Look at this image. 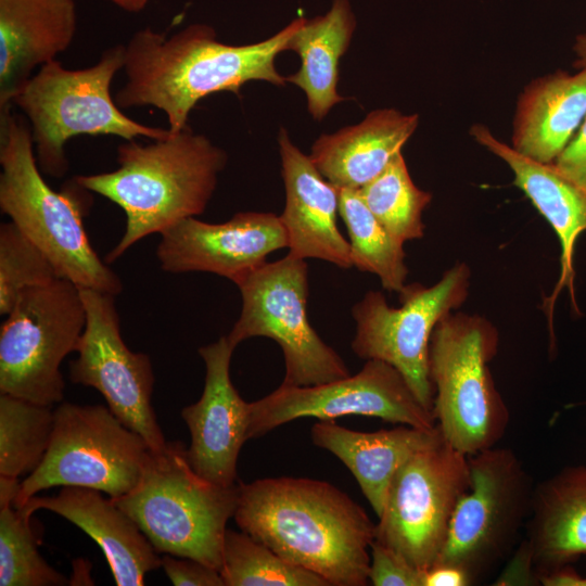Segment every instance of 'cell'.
<instances>
[{"mask_svg": "<svg viewBox=\"0 0 586 586\" xmlns=\"http://www.w3.org/2000/svg\"><path fill=\"white\" fill-rule=\"evenodd\" d=\"M498 341L489 320L463 313L446 315L430 339L432 413L444 441L467 456L496 446L509 425L508 407L488 366Z\"/></svg>", "mask_w": 586, "mask_h": 586, "instance_id": "52a82bcc", "label": "cell"}, {"mask_svg": "<svg viewBox=\"0 0 586 586\" xmlns=\"http://www.w3.org/2000/svg\"><path fill=\"white\" fill-rule=\"evenodd\" d=\"M54 409L9 394L0 395V475H29L51 442Z\"/></svg>", "mask_w": 586, "mask_h": 586, "instance_id": "83f0119b", "label": "cell"}, {"mask_svg": "<svg viewBox=\"0 0 586 586\" xmlns=\"http://www.w3.org/2000/svg\"><path fill=\"white\" fill-rule=\"evenodd\" d=\"M553 164L568 178L586 187V117Z\"/></svg>", "mask_w": 586, "mask_h": 586, "instance_id": "e575fe53", "label": "cell"}, {"mask_svg": "<svg viewBox=\"0 0 586 586\" xmlns=\"http://www.w3.org/2000/svg\"><path fill=\"white\" fill-rule=\"evenodd\" d=\"M227 160L222 149L188 125L149 144L124 140L117 146L118 168L74 177L125 213L124 234L105 263L115 262L141 239L202 214Z\"/></svg>", "mask_w": 586, "mask_h": 586, "instance_id": "3957f363", "label": "cell"}, {"mask_svg": "<svg viewBox=\"0 0 586 586\" xmlns=\"http://www.w3.org/2000/svg\"><path fill=\"white\" fill-rule=\"evenodd\" d=\"M470 135L510 167L514 186L557 233L561 244V273L552 300L565 285L573 292L575 243L586 231V187L568 178L553 163H540L520 154L484 125L472 126Z\"/></svg>", "mask_w": 586, "mask_h": 586, "instance_id": "603a6c76", "label": "cell"}, {"mask_svg": "<svg viewBox=\"0 0 586 586\" xmlns=\"http://www.w3.org/2000/svg\"><path fill=\"white\" fill-rule=\"evenodd\" d=\"M470 482L468 456L445 441L417 453L392 480L374 540L426 571L442 551L455 508Z\"/></svg>", "mask_w": 586, "mask_h": 586, "instance_id": "4fadbf2b", "label": "cell"}, {"mask_svg": "<svg viewBox=\"0 0 586 586\" xmlns=\"http://www.w3.org/2000/svg\"><path fill=\"white\" fill-rule=\"evenodd\" d=\"M303 21L298 17L272 37L242 46L218 41L214 28L204 24L189 25L169 37L149 27L140 29L125 44L126 81L115 102L120 109L154 106L165 113L168 129L178 132L208 94L240 95L250 80L284 86L286 79L275 61Z\"/></svg>", "mask_w": 586, "mask_h": 586, "instance_id": "7a4b0ae2", "label": "cell"}, {"mask_svg": "<svg viewBox=\"0 0 586 586\" xmlns=\"http://www.w3.org/2000/svg\"><path fill=\"white\" fill-rule=\"evenodd\" d=\"M225 586H329L244 532L226 530L219 570Z\"/></svg>", "mask_w": 586, "mask_h": 586, "instance_id": "f546056e", "label": "cell"}, {"mask_svg": "<svg viewBox=\"0 0 586 586\" xmlns=\"http://www.w3.org/2000/svg\"><path fill=\"white\" fill-rule=\"evenodd\" d=\"M240 530L329 586L369 584L375 524L332 484L306 477H266L238 485Z\"/></svg>", "mask_w": 586, "mask_h": 586, "instance_id": "6da1fadb", "label": "cell"}, {"mask_svg": "<svg viewBox=\"0 0 586 586\" xmlns=\"http://www.w3.org/2000/svg\"><path fill=\"white\" fill-rule=\"evenodd\" d=\"M423 572L391 548L373 540L368 581L373 586H422Z\"/></svg>", "mask_w": 586, "mask_h": 586, "instance_id": "d6a6232c", "label": "cell"}, {"mask_svg": "<svg viewBox=\"0 0 586 586\" xmlns=\"http://www.w3.org/2000/svg\"><path fill=\"white\" fill-rule=\"evenodd\" d=\"M346 416L382 419L394 424L432 429V411L417 398L392 365L369 359L356 374L309 386L280 385L250 403L247 438L260 437L301 418L335 420Z\"/></svg>", "mask_w": 586, "mask_h": 586, "instance_id": "5bb4252c", "label": "cell"}, {"mask_svg": "<svg viewBox=\"0 0 586 586\" xmlns=\"http://www.w3.org/2000/svg\"><path fill=\"white\" fill-rule=\"evenodd\" d=\"M0 328V393L53 406L64 397L60 370L77 351L87 313L80 288L58 278L23 291Z\"/></svg>", "mask_w": 586, "mask_h": 586, "instance_id": "9c48e42d", "label": "cell"}, {"mask_svg": "<svg viewBox=\"0 0 586 586\" xmlns=\"http://www.w3.org/2000/svg\"><path fill=\"white\" fill-rule=\"evenodd\" d=\"M545 586H586V577L581 576L571 565L540 578Z\"/></svg>", "mask_w": 586, "mask_h": 586, "instance_id": "74e56055", "label": "cell"}, {"mask_svg": "<svg viewBox=\"0 0 586 586\" xmlns=\"http://www.w3.org/2000/svg\"><path fill=\"white\" fill-rule=\"evenodd\" d=\"M282 247L288 235L280 216L243 212L219 224L179 221L161 233L156 257L166 272H211L235 283Z\"/></svg>", "mask_w": 586, "mask_h": 586, "instance_id": "2e32d148", "label": "cell"}, {"mask_svg": "<svg viewBox=\"0 0 586 586\" xmlns=\"http://www.w3.org/2000/svg\"><path fill=\"white\" fill-rule=\"evenodd\" d=\"M38 538L27 515L7 506L0 508V585L63 586L69 579L50 566L38 551Z\"/></svg>", "mask_w": 586, "mask_h": 586, "instance_id": "4dcf8cb0", "label": "cell"}, {"mask_svg": "<svg viewBox=\"0 0 586 586\" xmlns=\"http://www.w3.org/2000/svg\"><path fill=\"white\" fill-rule=\"evenodd\" d=\"M16 509L27 515L47 509L78 526L102 549L118 586L144 585L145 575L161 566L158 552L135 521L97 489L63 486L56 496H33Z\"/></svg>", "mask_w": 586, "mask_h": 586, "instance_id": "d6986e66", "label": "cell"}, {"mask_svg": "<svg viewBox=\"0 0 586 586\" xmlns=\"http://www.w3.org/2000/svg\"><path fill=\"white\" fill-rule=\"evenodd\" d=\"M242 297L239 319L227 335L235 348L241 342L265 336L284 357L282 385L309 386L348 377L341 356L310 326L306 315L309 292L305 259L288 254L264 263L235 282Z\"/></svg>", "mask_w": 586, "mask_h": 586, "instance_id": "8fae6325", "label": "cell"}, {"mask_svg": "<svg viewBox=\"0 0 586 586\" xmlns=\"http://www.w3.org/2000/svg\"><path fill=\"white\" fill-rule=\"evenodd\" d=\"M358 192L370 212L395 239L405 243L423 237L422 213L432 194L413 183L402 152Z\"/></svg>", "mask_w": 586, "mask_h": 586, "instance_id": "f1b7e54d", "label": "cell"}, {"mask_svg": "<svg viewBox=\"0 0 586 586\" xmlns=\"http://www.w3.org/2000/svg\"><path fill=\"white\" fill-rule=\"evenodd\" d=\"M21 489L18 477L0 475V508L13 506Z\"/></svg>", "mask_w": 586, "mask_h": 586, "instance_id": "f35d334b", "label": "cell"}, {"mask_svg": "<svg viewBox=\"0 0 586 586\" xmlns=\"http://www.w3.org/2000/svg\"><path fill=\"white\" fill-rule=\"evenodd\" d=\"M511 556L509 565L496 579L495 585L540 584L533 565L531 552L523 539Z\"/></svg>", "mask_w": 586, "mask_h": 586, "instance_id": "d590c367", "label": "cell"}, {"mask_svg": "<svg viewBox=\"0 0 586 586\" xmlns=\"http://www.w3.org/2000/svg\"><path fill=\"white\" fill-rule=\"evenodd\" d=\"M586 117V68L556 72L526 86L513 119L512 148L540 163H553Z\"/></svg>", "mask_w": 586, "mask_h": 586, "instance_id": "d4e9b609", "label": "cell"}, {"mask_svg": "<svg viewBox=\"0 0 586 586\" xmlns=\"http://www.w3.org/2000/svg\"><path fill=\"white\" fill-rule=\"evenodd\" d=\"M12 107L0 112L1 212L46 254L60 278L80 289L119 294V277L98 256L84 227L90 191L75 178L60 192L46 182L29 123Z\"/></svg>", "mask_w": 586, "mask_h": 586, "instance_id": "277c9868", "label": "cell"}, {"mask_svg": "<svg viewBox=\"0 0 586 586\" xmlns=\"http://www.w3.org/2000/svg\"><path fill=\"white\" fill-rule=\"evenodd\" d=\"M234 347L227 335L199 348L205 365L200 399L181 411L190 434L186 449L192 469L220 486L234 485L240 450L247 441L250 403L238 393L230 378Z\"/></svg>", "mask_w": 586, "mask_h": 586, "instance_id": "e0dca14e", "label": "cell"}, {"mask_svg": "<svg viewBox=\"0 0 586 586\" xmlns=\"http://www.w3.org/2000/svg\"><path fill=\"white\" fill-rule=\"evenodd\" d=\"M151 449L103 405L63 403L39 467L23 481L14 507L55 486H79L120 497L138 483Z\"/></svg>", "mask_w": 586, "mask_h": 586, "instance_id": "30bf717a", "label": "cell"}, {"mask_svg": "<svg viewBox=\"0 0 586 586\" xmlns=\"http://www.w3.org/2000/svg\"><path fill=\"white\" fill-rule=\"evenodd\" d=\"M573 50L576 55L575 67L586 68V33L576 38Z\"/></svg>", "mask_w": 586, "mask_h": 586, "instance_id": "ab89813d", "label": "cell"}, {"mask_svg": "<svg viewBox=\"0 0 586 586\" xmlns=\"http://www.w3.org/2000/svg\"><path fill=\"white\" fill-rule=\"evenodd\" d=\"M181 442L150 451L142 474L127 494L112 498L158 553L221 568L227 522L238 505V485H216L190 466Z\"/></svg>", "mask_w": 586, "mask_h": 586, "instance_id": "8992f818", "label": "cell"}, {"mask_svg": "<svg viewBox=\"0 0 586 586\" xmlns=\"http://www.w3.org/2000/svg\"><path fill=\"white\" fill-rule=\"evenodd\" d=\"M80 293L87 322L78 356L69 365L71 381L95 388L117 419L152 451L163 450L167 442L152 406L154 373L149 355L125 344L115 295L92 289H80Z\"/></svg>", "mask_w": 586, "mask_h": 586, "instance_id": "9a60e30c", "label": "cell"}, {"mask_svg": "<svg viewBox=\"0 0 586 586\" xmlns=\"http://www.w3.org/2000/svg\"><path fill=\"white\" fill-rule=\"evenodd\" d=\"M468 460L470 487L455 508L434 564L459 568L477 584L511 556L525 528L535 485L511 448L489 447Z\"/></svg>", "mask_w": 586, "mask_h": 586, "instance_id": "ba28073f", "label": "cell"}, {"mask_svg": "<svg viewBox=\"0 0 586 586\" xmlns=\"http://www.w3.org/2000/svg\"><path fill=\"white\" fill-rule=\"evenodd\" d=\"M278 142L285 187L280 219L288 235V254L322 259L344 269L353 267L349 242L336 221L339 189L320 174L309 155L292 143L283 128Z\"/></svg>", "mask_w": 586, "mask_h": 586, "instance_id": "ac0fdd59", "label": "cell"}, {"mask_svg": "<svg viewBox=\"0 0 586 586\" xmlns=\"http://www.w3.org/2000/svg\"><path fill=\"white\" fill-rule=\"evenodd\" d=\"M470 576L453 565L434 564L423 572L422 586H470Z\"/></svg>", "mask_w": 586, "mask_h": 586, "instance_id": "8d00e7d4", "label": "cell"}, {"mask_svg": "<svg viewBox=\"0 0 586 586\" xmlns=\"http://www.w3.org/2000/svg\"><path fill=\"white\" fill-rule=\"evenodd\" d=\"M60 278L46 254L18 227L0 225V314L8 315L20 294Z\"/></svg>", "mask_w": 586, "mask_h": 586, "instance_id": "1f68e13d", "label": "cell"}, {"mask_svg": "<svg viewBox=\"0 0 586 586\" xmlns=\"http://www.w3.org/2000/svg\"><path fill=\"white\" fill-rule=\"evenodd\" d=\"M356 18L348 0H332L330 10L305 20L288 42L286 50L301 58L300 69L286 81L301 88L311 116L321 120L345 99L337 93L340 59L349 47Z\"/></svg>", "mask_w": 586, "mask_h": 586, "instance_id": "484cf974", "label": "cell"}, {"mask_svg": "<svg viewBox=\"0 0 586 586\" xmlns=\"http://www.w3.org/2000/svg\"><path fill=\"white\" fill-rule=\"evenodd\" d=\"M471 272L457 263L431 286L406 284L400 307L387 304L379 291H369L353 306L356 333L353 352L362 359H378L395 367L419 402L433 409L434 387L429 374V345L435 326L467 300Z\"/></svg>", "mask_w": 586, "mask_h": 586, "instance_id": "7c38bea8", "label": "cell"}, {"mask_svg": "<svg viewBox=\"0 0 586 586\" xmlns=\"http://www.w3.org/2000/svg\"><path fill=\"white\" fill-rule=\"evenodd\" d=\"M161 566L175 586H225L217 569L193 559L164 555Z\"/></svg>", "mask_w": 586, "mask_h": 586, "instance_id": "836d02e7", "label": "cell"}, {"mask_svg": "<svg viewBox=\"0 0 586 586\" xmlns=\"http://www.w3.org/2000/svg\"><path fill=\"white\" fill-rule=\"evenodd\" d=\"M525 542L540 578L586 555V466H570L534 486Z\"/></svg>", "mask_w": 586, "mask_h": 586, "instance_id": "7402d4cb", "label": "cell"}, {"mask_svg": "<svg viewBox=\"0 0 586 586\" xmlns=\"http://www.w3.org/2000/svg\"><path fill=\"white\" fill-rule=\"evenodd\" d=\"M417 114L394 109L369 113L357 125L320 136L309 157L337 189L358 190L380 175L418 127Z\"/></svg>", "mask_w": 586, "mask_h": 586, "instance_id": "cb8c5ba5", "label": "cell"}, {"mask_svg": "<svg viewBox=\"0 0 586 586\" xmlns=\"http://www.w3.org/2000/svg\"><path fill=\"white\" fill-rule=\"evenodd\" d=\"M125 44L105 49L99 61L80 69L54 60L38 68L12 99L29 123L38 166L61 178L68 170L66 142L77 136H116L123 140L165 139L171 131L131 119L111 93L114 76L123 69Z\"/></svg>", "mask_w": 586, "mask_h": 586, "instance_id": "5b68a950", "label": "cell"}, {"mask_svg": "<svg viewBox=\"0 0 586 586\" xmlns=\"http://www.w3.org/2000/svg\"><path fill=\"white\" fill-rule=\"evenodd\" d=\"M115 5L119 7L120 9L130 12V13H138L142 11L149 0H110Z\"/></svg>", "mask_w": 586, "mask_h": 586, "instance_id": "60d3db41", "label": "cell"}, {"mask_svg": "<svg viewBox=\"0 0 586 586\" xmlns=\"http://www.w3.org/2000/svg\"><path fill=\"white\" fill-rule=\"evenodd\" d=\"M310 436L316 446L332 453L347 467L378 518L398 469L417 453L444 441L437 426L398 424L388 430L359 432L334 420H319Z\"/></svg>", "mask_w": 586, "mask_h": 586, "instance_id": "44dd1931", "label": "cell"}, {"mask_svg": "<svg viewBox=\"0 0 586 586\" xmlns=\"http://www.w3.org/2000/svg\"><path fill=\"white\" fill-rule=\"evenodd\" d=\"M76 30L74 0H0V112L36 68L69 48Z\"/></svg>", "mask_w": 586, "mask_h": 586, "instance_id": "ffe728a7", "label": "cell"}, {"mask_svg": "<svg viewBox=\"0 0 586 586\" xmlns=\"http://www.w3.org/2000/svg\"><path fill=\"white\" fill-rule=\"evenodd\" d=\"M339 213L347 228L353 267L375 275L385 290L399 293L408 276L404 243L380 224L358 190L339 189Z\"/></svg>", "mask_w": 586, "mask_h": 586, "instance_id": "4316f807", "label": "cell"}]
</instances>
